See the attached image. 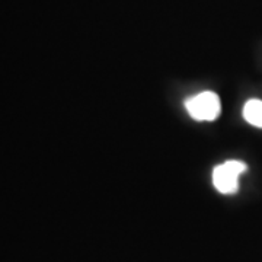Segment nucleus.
Returning a JSON list of instances; mask_svg holds the SVG:
<instances>
[{"label": "nucleus", "mask_w": 262, "mask_h": 262, "mask_svg": "<svg viewBox=\"0 0 262 262\" xmlns=\"http://www.w3.org/2000/svg\"><path fill=\"white\" fill-rule=\"evenodd\" d=\"M188 114L196 121H214L222 113V102L214 92H201L185 101Z\"/></svg>", "instance_id": "f257e3e1"}, {"label": "nucleus", "mask_w": 262, "mask_h": 262, "mask_svg": "<svg viewBox=\"0 0 262 262\" xmlns=\"http://www.w3.org/2000/svg\"><path fill=\"white\" fill-rule=\"evenodd\" d=\"M248 166L241 160H227L213 170V184L220 194H234L239 189V178Z\"/></svg>", "instance_id": "f03ea898"}, {"label": "nucleus", "mask_w": 262, "mask_h": 262, "mask_svg": "<svg viewBox=\"0 0 262 262\" xmlns=\"http://www.w3.org/2000/svg\"><path fill=\"white\" fill-rule=\"evenodd\" d=\"M245 121L253 127L262 128V101L261 99H249L244 106Z\"/></svg>", "instance_id": "7ed1b4c3"}]
</instances>
